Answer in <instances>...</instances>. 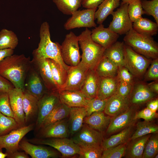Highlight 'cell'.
Segmentation results:
<instances>
[{"label": "cell", "instance_id": "35", "mask_svg": "<svg viewBox=\"0 0 158 158\" xmlns=\"http://www.w3.org/2000/svg\"><path fill=\"white\" fill-rule=\"evenodd\" d=\"M53 78L57 91L61 90L64 85L67 77V72L59 63L48 59Z\"/></svg>", "mask_w": 158, "mask_h": 158}, {"label": "cell", "instance_id": "9", "mask_svg": "<svg viewBox=\"0 0 158 158\" xmlns=\"http://www.w3.org/2000/svg\"><path fill=\"white\" fill-rule=\"evenodd\" d=\"M97 8L75 11L65 23L64 29L69 30L77 28L96 27L95 16Z\"/></svg>", "mask_w": 158, "mask_h": 158}, {"label": "cell", "instance_id": "53", "mask_svg": "<svg viewBox=\"0 0 158 158\" xmlns=\"http://www.w3.org/2000/svg\"><path fill=\"white\" fill-rule=\"evenodd\" d=\"M104 0H82L81 5L86 8H97Z\"/></svg>", "mask_w": 158, "mask_h": 158}, {"label": "cell", "instance_id": "36", "mask_svg": "<svg viewBox=\"0 0 158 158\" xmlns=\"http://www.w3.org/2000/svg\"><path fill=\"white\" fill-rule=\"evenodd\" d=\"M118 68L108 59L103 56L94 70L99 77H113L117 75Z\"/></svg>", "mask_w": 158, "mask_h": 158}, {"label": "cell", "instance_id": "46", "mask_svg": "<svg viewBox=\"0 0 158 158\" xmlns=\"http://www.w3.org/2000/svg\"><path fill=\"white\" fill-rule=\"evenodd\" d=\"M145 14L152 16L158 24V0H141Z\"/></svg>", "mask_w": 158, "mask_h": 158}, {"label": "cell", "instance_id": "58", "mask_svg": "<svg viewBox=\"0 0 158 158\" xmlns=\"http://www.w3.org/2000/svg\"><path fill=\"white\" fill-rule=\"evenodd\" d=\"M136 0H121L122 2L121 4H129Z\"/></svg>", "mask_w": 158, "mask_h": 158}, {"label": "cell", "instance_id": "60", "mask_svg": "<svg viewBox=\"0 0 158 158\" xmlns=\"http://www.w3.org/2000/svg\"><path fill=\"white\" fill-rule=\"evenodd\" d=\"M154 158H158V154H156L155 156L154 157Z\"/></svg>", "mask_w": 158, "mask_h": 158}, {"label": "cell", "instance_id": "54", "mask_svg": "<svg viewBox=\"0 0 158 158\" xmlns=\"http://www.w3.org/2000/svg\"><path fill=\"white\" fill-rule=\"evenodd\" d=\"M146 107L151 110L156 112L158 109V99L155 98L146 103Z\"/></svg>", "mask_w": 158, "mask_h": 158}, {"label": "cell", "instance_id": "32", "mask_svg": "<svg viewBox=\"0 0 158 158\" xmlns=\"http://www.w3.org/2000/svg\"><path fill=\"white\" fill-rule=\"evenodd\" d=\"M121 0H104L98 6L95 14V19L98 24H102L107 17L118 7Z\"/></svg>", "mask_w": 158, "mask_h": 158}, {"label": "cell", "instance_id": "14", "mask_svg": "<svg viewBox=\"0 0 158 158\" xmlns=\"http://www.w3.org/2000/svg\"><path fill=\"white\" fill-rule=\"evenodd\" d=\"M24 90L39 100L49 91L36 70L31 64L25 78Z\"/></svg>", "mask_w": 158, "mask_h": 158}, {"label": "cell", "instance_id": "16", "mask_svg": "<svg viewBox=\"0 0 158 158\" xmlns=\"http://www.w3.org/2000/svg\"><path fill=\"white\" fill-rule=\"evenodd\" d=\"M89 70L80 61L77 65L71 66L67 71V77L66 83L60 90H80Z\"/></svg>", "mask_w": 158, "mask_h": 158}, {"label": "cell", "instance_id": "40", "mask_svg": "<svg viewBox=\"0 0 158 158\" xmlns=\"http://www.w3.org/2000/svg\"><path fill=\"white\" fill-rule=\"evenodd\" d=\"M20 128L14 118L0 113V136Z\"/></svg>", "mask_w": 158, "mask_h": 158}, {"label": "cell", "instance_id": "18", "mask_svg": "<svg viewBox=\"0 0 158 158\" xmlns=\"http://www.w3.org/2000/svg\"><path fill=\"white\" fill-rule=\"evenodd\" d=\"M31 63L39 75L47 90H57L53 78L48 59H37L33 58Z\"/></svg>", "mask_w": 158, "mask_h": 158}, {"label": "cell", "instance_id": "59", "mask_svg": "<svg viewBox=\"0 0 158 158\" xmlns=\"http://www.w3.org/2000/svg\"><path fill=\"white\" fill-rule=\"evenodd\" d=\"M7 154L6 152L4 153L3 152L2 149L0 150V158H5L7 157Z\"/></svg>", "mask_w": 158, "mask_h": 158}, {"label": "cell", "instance_id": "29", "mask_svg": "<svg viewBox=\"0 0 158 158\" xmlns=\"http://www.w3.org/2000/svg\"><path fill=\"white\" fill-rule=\"evenodd\" d=\"M87 114L85 107L70 108L69 114L68 127L69 134L73 135L81 128Z\"/></svg>", "mask_w": 158, "mask_h": 158}, {"label": "cell", "instance_id": "5", "mask_svg": "<svg viewBox=\"0 0 158 158\" xmlns=\"http://www.w3.org/2000/svg\"><path fill=\"white\" fill-rule=\"evenodd\" d=\"M125 66L135 78H140L144 76L152 61L135 51L125 44Z\"/></svg>", "mask_w": 158, "mask_h": 158}, {"label": "cell", "instance_id": "2", "mask_svg": "<svg viewBox=\"0 0 158 158\" xmlns=\"http://www.w3.org/2000/svg\"><path fill=\"white\" fill-rule=\"evenodd\" d=\"M40 42L38 47L32 52L33 58L37 59H50L59 63L66 70L71 67L63 61L61 54V47L57 42H52L49 23L43 22L40 30Z\"/></svg>", "mask_w": 158, "mask_h": 158}, {"label": "cell", "instance_id": "33", "mask_svg": "<svg viewBox=\"0 0 158 158\" xmlns=\"http://www.w3.org/2000/svg\"><path fill=\"white\" fill-rule=\"evenodd\" d=\"M133 23L132 28L140 34L152 37L158 33V24L148 18L142 17Z\"/></svg>", "mask_w": 158, "mask_h": 158}, {"label": "cell", "instance_id": "48", "mask_svg": "<svg viewBox=\"0 0 158 158\" xmlns=\"http://www.w3.org/2000/svg\"><path fill=\"white\" fill-rule=\"evenodd\" d=\"M144 76V82L154 80L158 81V58L153 59Z\"/></svg>", "mask_w": 158, "mask_h": 158}, {"label": "cell", "instance_id": "24", "mask_svg": "<svg viewBox=\"0 0 158 158\" xmlns=\"http://www.w3.org/2000/svg\"><path fill=\"white\" fill-rule=\"evenodd\" d=\"M118 82L117 75L113 77H99L96 97L105 99L116 94Z\"/></svg>", "mask_w": 158, "mask_h": 158}, {"label": "cell", "instance_id": "49", "mask_svg": "<svg viewBox=\"0 0 158 158\" xmlns=\"http://www.w3.org/2000/svg\"><path fill=\"white\" fill-rule=\"evenodd\" d=\"M117 76L119 81L133 85L135 82L134 77L125 66L119 67Z\"/></svg>", "mask_w": 158, "mask_h": 158}, {"label": "cell", "instance_id": "22", "mask_svg": "<svg viewBox=\"0 0 158 158\" xmlns=\"http://www.w3.org/2000/svg\"><path fill=\"white\" fill-rule=\"evenodd\" d=\"M66 118L40 128L39 136L44 138H68L69 134Z\"/></svg>", "mask_w": 158, "mask_h": 158}, {"label": "cell", "instance_id": "20", "mask_svg": "<svg viewBox=\"0 0 158 158\" xmlns=\"http://www.w3.org/2000/svg\"><path fill=\"white\" fill-rule=\"evenodd\" d=\"M91 34L92 40L105 49L108 48L117 41L119 35L105 28L102 24H99L93 29Z\"/></svg>", "mask_w": 158, "mask_h": 158}, {"label": "cell", "instance_id": "44", "mask_svg": "<svg viewBox=\"0 0 158 158\" xmlns=\"http://www.w3.org/2000/svg\"><path fill=\"white\" fill-rule=\"evenodd\" d=\"M127 143L103 150L101 158H121L124 157Z\"/></svg>", "mask_w": 158, "mask_h": 158}, {"label": "cell", "instance_id": "52", "mask_svg": "<svg viewBox=\"0 0 158 158\" xmlns=\"http://www.w3.org/2000/svg\"><path fill=\"white\" fill-rule=\"evenodd\" d=\"M13 85L8 80L0 75V91L8 92L14 88Z\"/></svg>", "mask_w": 158, "mask_h": 158}, {"label": "cell", "instance_id": "55", "mask_svg": "<svg viewBox=\"0 0 158 158\" xmlns=\"http://www.w3.org/2000/svg\"><path fill=\"white\" fill-rule=\"evenodd\" d=\"M14 49L8 48L0 49V62L6 57L13 54Z\"/></svg>", "mask_w": 158, "mask_h": 158}, {"label": "cell", "instance_id": "1", "mask_svg": "<svg viewBox=\"0 0 158 158\" xmlns=\"http://www.w3.org/2000/svg\"><path fill=\"white\" fill-rule=\"evenodd\" d=\"M31 66L30 56L13 54L0 62V75L10 81L15 88L24 90L25 81Z\"/></svg>", "mask_w": 158, "mask_h": 158}, {"label": "cell", "instance_id": "13", "mask_svg": "<svg viewBox=\"0 0 158 158\" xmlns=\"http://www.w3.org/2000/svg\"><path fill=\"white\" fill-rule=\"evenodd\" d=\"M71 139L79 146H101L103 140L101 133L85 124Z\"/></svg>", "mask_w": 158, "mask_h": 158}, {"label": "cell", "instance_id": "26", "mask_svg": "<svg viewBox=\"0 0 158 158\" xmlns=\"http://www.w3.org/2000/svg\"><path fill=\"white\" fill-rule=\"evenodd\" d=\"M135 124L124 129L117 134L112 135L108 138L103 139L101 145L103 150L128 142L130 140L133 134Z\"/></svg>", "mask_w": 158, "mask_h": 158}, {"label": "cell", "instance_id": "43", "mask_svg": "<svg viewBox=\"0 0 158 158\" xmlns=\"http://www.w3.org/2000/svg\"><path fill=\"white\" fill-rule=\"evenodd\" d=\"M128 12L132 23L142 18V15L145 13L142 8L141 0H137L128 4Z\"/></svg>", "mask_w": 158, "mask_h": 158}, {"label": "cell", "instance_id": "27", "mask_svg": "<svg viewBox=\"0 0 158 158\" xmlns=\"http://www.w3.org/2000/svg\"><path fill=\"white\" fill-rule=\"evenodd\" d=\"M151 135V134H149L130 140L127 143L124 157L128 158H142L146 143Z\"/></svg>", "mask_w": 158, "mask_h": 158}, {"label": "cell", "instance_id": "51", "mask_svg": "<svg viewBox=\"0 0 158 158\" xmlns=\"http://www.w3.org/2000/svg\"><path fill=\"white\" fill-rule=\"evenodd\" d=\"M133 85L119 80L116 94L123 97H127L132 90Z\"/></svg>", "mask_w": 158, "mask_h": 158}, {"label": "cell", "instance_id": "3", "mask_svg": "<svg viewBox=\"0 0 158 158\" xmlns=\"http://www.w3.org/2000/svg\"><path fill=\"white\" fill-rule=\"evenodd\" d=\"M91 33V31L86 28L78 37L82 52L80 62L89 69L92 70L103 57L105 49L92 40Z\"/></svg>", "mask_w": 158, "mask_h": 158}, {"label": "cell", "instance_id": "41", "mask_svg": "<svg viewBox=\"0 0 158 158\" xmlns=\"http://www.w3.org/2000/svg\"><path fill=\"white\" fill-rule=\"evenodd\" d=\"M158 136L157 133L151 135L147 141L142 158H153L158 154Z\"/></svg>", "mask_w": 158, "mask_h": 158}, {"label": "cell", "instance_id": "11", "mask_svg": "<svg viewBox=\"0 0 158 158\" xmlns=\"http://www.w3.org/2000/svg\"><path fill=\"white\" fill-rule=\"evenodd\" d=\"M60 102L57 90L47 91L38 100V113L35 126L36 130H39L45 118Z\"/></svg>", "mask_w": 158, "mask_h": 158}, {"label": "cell", "instance_id": "17", "mask_svg": "<svg viewBox=\"0 0 158 158\" xmlns=\"http://www.w3.org/2000/svg\"><path fill=\"white\" fill-rule=\"evenodd\" d=\"M8 92L14 119L20 127L26 126L23 106V91L14 87Z\"/></svg>", "mask_w": 158, "mask_h": 158}, {"label": "cell", "instance_id": "4", "mask_svg": "<svg viewBox=\"0 0 158 158\" xmlns=\"http://www.w3.org/2000/svg\"><path fill=\"white\" fill-rule=\"evenodd\" d=\"M123 40L136 52L147 58H158V44L151 36L140 34L133 28L126 34Z\"/></svg>", "mask_w": 158, "mask_h": 158}, {"label": "cell", "instance_id": "19", "mask_svg": "<svg viewBox=\"0 0 158 158\" xmlns=\"http://www.w3.org/2000/svg\"><path fill=\"white\" fill-rule=\"evenodd\" d=\"M60 102L69 107H85L89 99L80 90H58Z\"/></svg>", "mask_w": 158, "mask_h": 158}, {"label": "cell", "instance_id": "57", "mask_svg": "<svg viewBox=\"0 0 158 158\" xmlns=\"http://www.w3.org/2000/svg\"><path fill=\"white\" fill-rule=\"evenodd\" d=\"M147 85L150 89L153 92L157 94L158 93V81H154L150 83H147Z\"/></svg>", "mask_w": 158, "mask_h": 158}, {"label": "cell", "instance_id": "15", "mask_svg": "<svg viewBox=\"0 0 158 158\" xmlns=\"http://www.w3.org/2000/svg\"><path fill=\"white\" fill-rule=\"evenodd\" d=\"M144 81H135L128 97L130 105L138 107L157 97Z\"/></svg>", "mask_w": 158, "mask_h": 158}, {"label": "cell", "instance_id": "21", "mask_svg": "<svg viewBox=\"0 0 158 158\" xmlns=\"http://www.w3.org/2000/svg\"><path fill=\"white\" fill-rule=\"evenodd\" d=\"M19 148L32 158H53L59 156V154L55 150L35 145L25 139L20 142Z\"/></svg>", "mask_w": 158, "mask_h": 158}, {"label": "cell", "instance_id": "37", "mask_svg": "<svg viewBox=\"0 0 158 158\" xmlns=\"http://www.w3.org/2000/svg\"><path fill=\"white\" fill-rule=\"evenodd\" d=\"M16 34L13 31L3 29L0 31V49H14L18 44Z\"/></svg>", "mask_w": 158, "mask_h": 158}, {"label": "cell", "instance_id": "45", "mask_svg": "<svg viewBox=\"0 0 158 158\" xmlns=\"http://www.w3.org/2000/svg\"><path fill=\"white\" fill-rule=\"evenodd\" d=\"M107 99H101L96 97L90 99L85 107L87 114L86 116L95 112L104 111Z\"/></svg>", "mask_w": 158, "mask_h": 158}, {"label": "cell", "instance_id": "38", "mask_svg": "<svg viewBox=\"0 0 158 158\" xmlns=\"http://www.w3.org/2000/svg\"><path fill=\"white\" fill-rule=\"evenodd\" d=\"M136 130L131 136L130 140L149 134L157 133L158 126L151 121H144L138 122L136 125Z\"/></svg>", "mask_w": 158, "mask_h": 158}, {"label": "cell", "instance_id": "23", "mask_svg": "<svg viewBox=\"0 0 158 158\" xmlns=\"http://www.w3.org/2000/svg\"><path fill=\"white\" fill-rule=\"evenodd\" d=\"M130 106L128 97H123L116 93L107 99L104 112L113 117L125 111Z\"/></svg>", "mask_w": 158, "mask_h": 158}, {"label": "cell", "instance_id": "31", "mask_svg": "<svg viewBox=\"0 0 158 158\" xmlns=\"http://www.w3.org/2000/svg\"><path fill=\"white\" fill-rule=\"evenodd\" d=\"M23 106L26 124L28 123L38 113V100L26 91H23Z\"/></svg>", "mask_w": 158, "mask_h": 158}, {"label": "cell", "instance_id": "10", "mask_svg": "<svg viewBox=\"0 0 158 158\" xmlns=\"http://www.w3.org/2000/svg\"><path fill=\"white\" fill-rule=\"evenodd\" d=\"M128 4H121L120 7L111 14L112 20L108 28L119 35L126 34L132 28L133 23L128 12Z\"/></svg>", "mask_w": 158, "mask_h": 158}, {"label": "cell", "instance_id": "6", "mask_svg": "<svg viewBox=\"0 0 158 158\" xmlns=\"http://www.w3.org/2000/svg\"><path fill=\"white\" fill-rule=\"evenodd\" d=\"M36 144L48 145L60 152L63 157L79 154L80 147L73 141L67 138H34L28 140Z\"/></svg>", "mask_w": 158, "mask_h": 158}, {"label": "cell", "instance_id": "56", "mask_svg": "<svg viewBox=\"0 0 158 158\" xmlns=\"http://www.w3.org/2000/svg\"><path fill=\"white\" fill-rule=\"evenodd\" d=\"M8 158H29L28 154L25 152H20L18 151L8 155L7 157Z\"/></svg>", "mask_w": 158, "mask_h": 158}, {"label": "cell", "instance_id": "28", "mask_svg": "<svg viewBox=\"0 0 158 158\" xmlns=\"http://www.w3.org/2000/svg\"><path fill=\"white\" fill-rule=\"evenodd\" d=\"M103 111L95 112L84 118L83 123L102 133L108 126L112 117L106 116Z\"/></svg>", "mask_w": 158, "mask_h": 158}, {"label": "cell", "instance_id": "39", "mask_svg": "<svg viewBox=\"0 0 158 158\" xmlns=\"http://www.w3.org/2000/svg\"><path fill=\"white\" fill-rule=\"evenodd\" d=\"M63 14L71 15L81 6L82 0H52Z\"/></svg>", "mask_w": 158, "mask_h": 158}, {"label": "cell", "instance_id": "8", "mask_svg": "<svg viewBox=\"0 0 158 158\" xmlns=\"http://www.w3.org/2000/svg\"><path fill=\"white\" fill-rule=\"evenodd\" d=\"M35 125L32 123L0 136V150L5 149L7 156L18 151L20 142L26 134L33 129Z\"/></svg>", "mask_w": 158, "mask_h": 158}, {"label": "cell", "instance_id": "34", "mask_svg": "<svg viewBox=\"0 0 158 158\" xmlns=\"http://www.w3.org/2000/svg\"><path fill=\"white\" fill-rule=\"evenodd\" d=\"M70 109V107L60 102L55 106L45 118L40 129L66 118L69 116Z\"/></svg>", "mask_w": 158, "mask_h": 158}, {"label": "cell", "instance_id": "47", "mask_svg": "<svg viewBox=\"0 0 158 158\" xmlns=\"http://www.w3.org/2000/svg\"><path fill=\"white\" fill-rule=\"evenodd\" d=\"M0 113L14 118L8 92L0 91Z\"/></svg>", "mask_w": 158, "mask_h": 158}, {"label": "cell", "instance_id": "25", "mask_svg": "<svg viewBox=\"0 0 158 158\" xmlns=\"http://www.w3.org/2000/svg\"><path fill=\"white\" fill-rule=\"evenodd\" d=\"M99 76L94 69H89L80 90L88 99L96 97Z\"/></svg>", "mask_w": 158, "mask_h": 158}, {"label": "cell", "instance_id": "30", "mask_svg": "<svg viewBox=\"0 0 158 158\" xmlns=\"http://www.w3.org/2000/svg\"><path fill=\"white\" fill-rule=\"evenodd\" d=\"M125 44L116 41L105 49L103 56L108 59L118 67L125 66Z\"/></svg>", "mask_w": 158, "mask_h": 158}, {"label": "cell", "instance_id": "42", "mask_svg": "<svg viewBox=\"0 0 158 158\" xmlns=\"http://www.w3.org/2000/svg\"><path fill=\"white\" fill-rule=\"evenodd\" d=\"M79 147V158H101L103 151L101 146Z\"/></svg>", "mask_w": 158, "mask_h": 158}, {"label": "cell", "instance_id": "12", "mask_svg": "<svg viewBox=\"0 0 158 158\" xmlns=\"http://www.w3.org/2000/svg\"><path fill=\"white\" fill-rule=\"evenodd\" d=\"M138 108V107L131 105L125 111L112 117L107 129L106 134H113L135 124L137 121L135 119V116Z\"/></svg>", "mask_w": 158, "mask_h": 158}, {"label": "cell", "instance_id": "50", "mask_svg": "<svg viewBox=\"0 0 158 158\" xmlns=\"http://www.w3.org/2000/svg\"><path fill=\"white\" fill-rule=\"evenodd\" d=\"M157 117L156 112L153 111L147 107L137 111L135 116L136 120L142 118L145 121H151Z\"/></svg>", "mask_w": 158, "mask_h": 158}, {"label": "cell", "instance_id": "7", "mask_svg": "<svg viewBox=\"0 0 158 158\" xmlns=\"http://www.w3.org/2000/svg\"><path fill=\"white\" fill-rule=\"evenodd\" d=\"M78 39L73 32L67 34L61 47L62 59L64 62L70 66L77 65L80 62V55Z\"/></svg>", "mask_w": 158, "mask_h": 158}]
</instances>
